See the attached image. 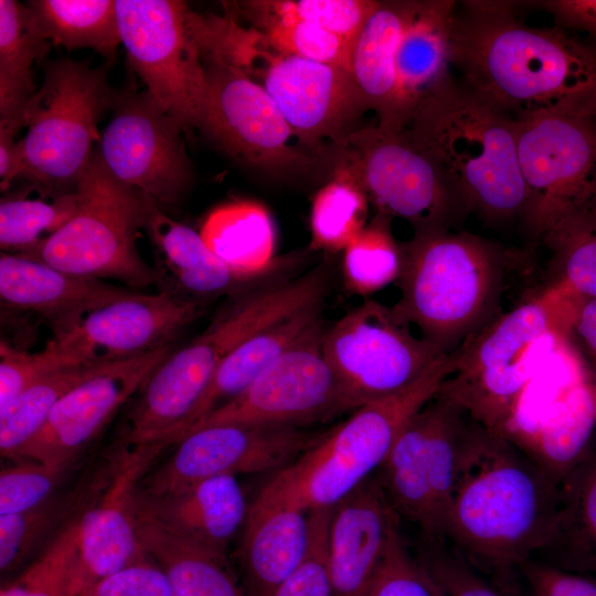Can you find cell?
<instances>
[{"label": "cell", "instance_id": "6da1fadb", "mask_svg": "<svg viewBox=\"0 0 596 596\" xmlns=\"http://www.w3.org/2000/svg\"><path fill=\"white\" fill-rule=\"evenodd\" d=\"M450 60L465 86L514 120L596 94V47L525 24L514 2L457 6Z\"/></svg>", "mask_w": 596, "mask_h": 596}, {"label": "cell", "instance_id": "7a4b0ae2", "mask_svg": "<svg viewBox=\"0 0 596 596\" xmlns=\"http://www.w3.org/2000/svg\"><path fill=\"white\" fill-rule=\"evenodd\" d=\"M560 481L511 440L475 422L449 503L445 540L499 573L535 558L554 531Z\"/></svg>", "mask_w": 596, "mask_h": 596}, {"label": "cell", "instance_id": "3957f363", "mask_svg": "<svg viewBox=\"0 0 596 596\" xmlns=\"http://www.w3.org/2000/svg\"><path fill=\"white\" fill-rule=\"evenodd\" d=\"M329 275L321 263L298 276L278 275L235 294L199 336L170 353L147 379L129 412L123 444H175L222 362L262 329L322 304Z\"/></svg>", "mask_w": 596, "mask_h": 596}, {"label": "cell", "instance_id": "277c9868", "mask_svg": "<svg viewBox=\"0 0 596 596\" xmlns=\"http://www.w3.org/2000/svg\"><path fill=\"white\" fill-rule=\"evenodd\" d=\"M400 254L394 308L446 354L499 316L505 270L522 255L450 228L417 232Z\"/></svg>", "mask_w": 596, "mask_h": 596}, {"label": "cell", "instance_id": "5b68a950", "mask_svg": "<svg viewBox=\"0 0 596 596\" xmlns=\"http://www.w3.org/2000/svg\"><path fill=\"white\" fill-rule=\"evenodd\" d=\"M428 146L467 211L490 221L522 217L528 194L517 146V120L449 77L406 125Z\"/></svg>", "mask_w": 596, "mask_h": 596}, {"label": "cell", "instance_id": "8992f818", "mask_svg": "<svg viewBox=\"0 0 596 596\" xmlns=\"http://www.w3.org/2000/svg\"><path fill=\"white\" fill-rule=\"evenodd\" d=\"M449 354L409 389L358 407L276 472L254 501L330 509L376 475L407 422L453 371Z\"/></svg>", "mask_w": 596, "mask_h": 596}, {"label": "cell", "instance_id": "52a82bcc", "mask_svg": "<svg viewBox=\"0 0 596 596\" xmlns=\"http://www.w3.org/2000/svg\"><path fill=\"white\" fill-rule=\"evenodd\" d=\"M529 235L550 249L596 225V94L517 120Z\"/></svg>", "mask_w": 596, "mask_h": 596}, {"label": "cell", "instance_id": "ba28073f", "mask_svg": "<svg viewBox=\"0 0 596 596\" xmlns=\"http://www.w3.org/2000/svg\"><path fill=\"white\" fill-rule=\"evenodd\" d=\"M563 336L550 289L499 315L451 352L438 392L501 434L522 393Z\"/></svg>", "mask_w": 596, "mask_h": 596}, {"label": "cell", "instance_id": "9c48e42d", "mask_svg": "<svg viewBox=\"0 0 596 596\" xmlns=\"http://www.w3.org/2000/svg\"><path fill=\"white\" fill-rule=\"evenodd\" d=\"M107 66L67 57L44 65L43 83L24 114L26 134L18 141L23 172L43 196L75 191L99 142L98 123L115 94Z\"/></svg>", "mask_w": 596, "mask_h": 596}, {"label": "cell", "instance_id": "30bf717a", "mask_svg": "<svg viewBox=\"0 0 596 596\" xmlns=\"http://www.w3.org/2000/svg\"><path fill=\"white\" fill-rule=\"evenodd\" d=\"M75 193L74 215L21 255L74 275L117 279L131 288L158 284V270L145 262L136 242L139 230L145 227L150 202L116 180L96 149Z\"/></svg>", "mask_w": 596, "mask_h": 596}, {"label": "cell", "instance_id": "8fae6325", "mask_svg": "<svg viewBox=\"0 0 596 596\" xmlns=\"http://www.w3.org/2000/svg\"><path fill=\"white\" fill-rule=\"evenodd\" d=\"M330 171H341L377 212L406 220L415 233L450 228L467 209L441 164L408 126L361 128L327 148Z\"/></svg>", "mask_w": 596, "mask_h": 596}, {"label": "cell", "instance_id": "7c38bea8", "mask_svg": "<svg viewBox=\"0 0 596 596\" xmlns=\"http://www.w3.org/2000/svg\"><path fill=\"white\" fill-rule=\"evenodd\" d=\"M475 422L437 391L404 426L376 473L400 521L415 526L424 543L445 540L449 503Z\"/></svg>", "mask_w": 596, "mask_h": 596}, {"label": "cell", "instance_id": "4fadbf2b", "mask_svg": "<svg viewBox=\"0 0 596 596\" xmlns=\"http://www.w3.org/2000/svg\"><path fill=\"white\" fill-rule=\"evenodd\" d=\"M120 42L146 92L183 129L206 98L202 15L183 1L116 0Z\"/></svg>", "mask_w": 596, "mask_h": 596}, {"label": "cell", "instance_id": "5bb4252c", "mask_svg": "<svg viewBox=\"0 0 596 596\" xmlns=\"http://www.w3.org/2000/svg\"><path fill=\"white\" fill-rule=\"evenodd\" d=\"M411 327L394 306L366 299L324 329V358L355 409L409 389L449 355Z\"/></svg>", "mask_w": 596, "mask_h": 596}, {"label": "cell", "instance_id": "9a60e30c", "mask_svg": "<svg viewBox=\"0 0 596 596\" xmlns=\"http://www.w3.org/2000/svg\"><path fill=\"white\" fill-rule=\"evenodd\" d=\"M206 98L199 127L244 166L270 178L304 180L327 167L321 151L290 145L294 135L262 84L240 67L204 57Z\"/></svg>", "mask_w": 596, "mask_h": 596}, {"label": "cell", "instance_id": "2e32d148", "mask_svg": "<svg viewBox=\"0 0 596 596\" xmlns=\"http://www.w3.org/2000/svg\"><path fill=\"white\" fill-rule=\"evenodd\" d=\"M320 328L263 371L237 396L210 412L198 428L241 424L305 428L353 412L343 387L322 351Z\"/></svg>", "mask_w": 596, "mask_h": 596}, {"label": "cell", "instance_id": "e0dca14e", "mask_svg": "<svg viewBox=\"0 0 596 596\" xmlns=\"http://www.w3.org/2000/svg\"><path fill=\"white\" fill-rule=\"evenodd\" d=\"M111 107L96 148L105 168L159 209L177 204L192 180L184 129L147 92L115 94Z\"/></svg>", "mask_w": 596, "mask_h": 596}, {"label": "cell", "instance_id": "ac0fdd59", "mask_svg": "<svg viewBox=\"0 0 596 596\" xmlns=\"http://www.w3.org/2000/svg\"><path fill=\"white\" fill-rule=\"evenodd\" d=\"M323 433L241 424L194 429L175 443L173 454L156 471L143 478L139 494L158 497L217 476L278 471Z\"/></svg>", "mask_w": 596, "mask_h": 596}, {"label": "cell", "instance_id": "d6986e66", "mask_svg": "<svg viewBox=\"0 0 596 596\" xmlns=\"http://www.w3.org/2000/svg\"><path fill=\"white\" fill-rule=\"evenodd\" d=\"M171 444L125 445L109 473L77 513V561L71 594L141 558L137 536V494L155 460Z\"/></svg>", "mask_w": 596, "mask_h": 596}, {"label": "cell", "instance_id": "ffe728a7", "mask_svg": "<svg viewBox=\"0 0 596 596\" xmlns=\"http://www.w3.org/2000/svg\"><path fill=\"white\" fill-rule=\"evenodd\" d=\"M169 354L170 344L106 363L58 401L40 430L21 448L15 461L72 468L79 454Z\"/></svg>", "mask_w": 596, "mask_h": 596}, {"label": "cell", "instance_id": "44dd1931", "mask_svg": "<svg viewBox=\"0 0 596 596\" xmlns=\"http://www.w3.org/2000/svg\"><path fill=\"white\" fill-rule=\"evenodd\" d=\"M262 86L295 136L310 151L343 141L368 107L351 73L294 55L264 51Z\"/></svg>", "mask_w": 596, "mask_h": 596}, {"label": "cell", "instance_id": "7402d4cb", "mask_svg": "<svg viewBox=\"0 0 596 596\" xmlns=\"http://www.w3.org/2000/svg\"><path fill=\"white\" fill-rule=\"evenodd\" d=\"M201 312V300L168 289L132 291L89 312L53 340L77 363L111 362L169 345Z\"/></svg>", "mask_w": 596, "mask_h": 596}, {"label": "cell", "instance_id": "603a6c76", "mask_svg": "<svg viewBox=\"0 0 596 596\" xmlns=\"http://www.w3.org/2000/svg\"><path fill=\"white\" fill-rule=\"evenodd\" d=\"M400 525L377 475L332 508L328 531L332 596H366Z\"/></svg>", "mask_w": 596, "mask_h": 596}, {"label": "cell", "instance_id": "cb8c5ba5", "mask_svg": "<svg viewBox=\"0 0 596 596\" xmlns=\"http://www.w3.org/2000/svg\"><path fill=\"white\" fill-rule=\"evenodd\" d=\"M132 291L66 273L25 255L4 252L0 256L2 308L40 317L54 330V337L71 331L89 312Z\"/></svg>", "mask_w": 596, "mask_h": 596}, {"label": "cell", "instance_id": "d4e9b609", "mask_svg": "<svg viewBox=\"0 0 596 596\" xmlns=\"http://www.w3.org/2000/svg\"><path fill=\"white\" fill-rule=\"evenodd\" d=\"M137 508L183 539L227 560L228 545L248 509L236 476L224 475L194 482L175 491L137 494Z\"/></svg>", "mask_w": 596, "mask_h": 596}, {"label": "cell", "instance_id": "484cf974", "mask_svg": "<svg viewBox=\"0 0 596 596\" xmlns=\"http://www.w3.org/2000/svg\"><path fill=\"white\" fill-rule=\"evenodd\" d=\"M457 2L415 1L395 52L398 111L402 127L450 75V35Z\"/></svg>", "mask_w": 596, "mask_h": 596}, {"label": "cell", "instance_id": "4316f807", "mask_svg": "<svg viewBox=\"0 0 596 596\" xmlns=\"http://www.w3.org/2000/svg\"><path fill=\"white\" fill-rule=\"evenodd\" d=\"M310 512L253 501L244 523L240 561L252 596H270L299 565L309 545Z\"/></svg>", "mask_w": 596, "mask_h": 596}, {"label": "cell", "instance_id": "83f0119b", "mask_svg": "<svg viewBox=\"0 0 596 596\" xmlns=\"http://www.w3.org/2000/svg\"><path fill=\"white\" fill-rule=\"evenodd\" d=\"M415 1H379L352 51L351 75L377 126L402 129L395 74V52Z\"/></svg>", "mask_w": 596, "mask_h": 596}, {"label": "cell", "instance_id": "f1b7e54d", "mask_svg": "<svg viewBox=\"0 0 596 596\" xmlns=\"http://www.w3.org/2000/svg\"><path fill=\"white\" fill-rule=\"evenodd\" d=\"M145 228L160 252L178 295L200 300L228 291L237 294L272 278L253 280L235 274L206 246L200 233L151 202Z\"/></svg>", "mask_w": 596, "mask_h": 596}, {"label": "cell", "instance_id": "f546056e", "mask_svg": "<svg viewBox=\"0 0 596 596\" xmlns=\"http://www.w3.org/2000/svg\"><path fill=\"white\" fill-rule=\"evenodd\" d=\"M206 246L235 274L263 280L290 270L291 260L275 257L276 233L269 212L254 201L214 209L199 232Z\"/></svg>", "mask_w": 596, "mask_h": 596}, {"label": "cell", "instance_id": "4dcf8cb0", "mask_svg": "<svg viewBox=\"0 0 596 596\" xmlns=\"http://www.w3.org/2000/svg\"><path fill=\"white\" fill-rule=\"evenodd\" d=\"M321 307L322 304H318L296 311L262 329L236 348L219 366L185 432L237 396L284 353L322 328Z\"/></svg>", "mask_w": 596, "mask_h": 596}, {"label": "cell", "instance_id": "1f68e13d", "mask_svg": "<svg viewBox=\"0 0 596 596\" xmlns=\"http://www.w3.org/2000/svg\"><path fill=\"white\" fill-rule=\"evenodd\" d=\"M535 560L596 577V432L560 482L554 531Z\"/></svg>", "mask_w": 596, "mask_h": 596}, {"label": "cell", "instance_id": "d6a6232c", "mask_svg": "<svg viewBox=\"0 0 596 596\" xmlns=\"http://www.w3.org/2000/svg\"><path fill=\"white\" fill-rule=\"evenodd\" d=\"M143 553L167 575L174 596H252L221 558L169 530L137 508Z\"/></svg>", "mask_w": 596, "mask_h": 596}, {"label": "cell", "instance_id": "836d02e7", "mask_svg": "<svg viewBox=\"0 0 596 596\" xmlns=\"http://www.w3.org/2000/svg\"><path fill=\"white\" fill-rule=\"evenodd\" d=\"M25 7L43 39L68 50L92 49L113 58L121 43L116 0H34Z\"/></svg>", "mask_w": 596, "mask_h": 596}, {"label": "cell", "instance_id": "e575fe53", "mask_svg": "<svg viewBox=\"0 0 596 596\" xmlns=\"http://www.w3.org/2000/svg\"><path fill=\"white\" fill-rule=\"evenodd\" d=\"M49 41L33 28L25 4L0 1V121L24 119L34 96L32 67L47 53Z\"/></svg>", "mask_w": 596, "mask_h": 596}, {"label": "cell", "instance_id": "d590c367", "mask_svg": "<svg viewBox=\"0 0 596 596\" xmlns=\"http://www.w3.org/2000/svg\"><path fill=\"white\" fill-rule=\"evenodd\" d=\"M103 477L73 490L57 491L39 505L17 513L0 515V572L10 575L40 552L64 518L78 511L94 494Z\"/></svg>", "mask_w": 596, "mask_h": 596}, {"label": "cell", "instance_id": "8d00e7d4", "mask_svg": "<svg viewBox=\"0 0 596 596\" xmlns=\"http://www.w3.org/2000/svg\"><path fill=\"white\" fill-rule=\"evenodd\" d=\"M106 363L64 366L23 390L0 411L1 456L15 460L21 448L40 430L58 401Z\"/></svg>", "mask_w": 596, "mask_h": 596}, {"label": "cell", "instance_id": "74e56055", "mask_svg": "<svg viewBox=\"0 0 596 596\" xmlns=\"http://www.w3.org/2000/svg\"><path fill=\"white\" fill-rule=\"evenodd\" d=\"M368 195L348 174L332 171L310 211L311 249L344 251L368 224Z\"/></svg>", "mask_w": 596, "mask_h": 596}, {"label": "cell", "instance_id": "f35d334b", "mask_svg": "<svg viewBox=\"0 0 596 596\" xmlns=\"http://www.w3.org/2000/svg\"><path fill=\"white\" fill-rule=\"evenodd\" d=\"M391 220L377 212L343 251L342 277L350 292L368 296L397 279L401 254L391 232Z\"/></svg>", "mask_w": 596, "mask_h": 596}, {"label": "cell", "instance_id": "ab89813d", "mask_svg": "<svg viewBox=\"0 0 596 596\" xmlns=\"http://www.w3.org/2000/svg\"><path fill=\"white\" fill-rule=\"evenodd\" d=\"M377 4L379 1L371 0H276L245 1L238 7L256 25L274 20H300L354 43Z\"/></svg>", "mask_w": 596, "mask_h": 596}, {"label": "cell", "instance_id": "60d3db41", "mask_svg": "<svg viewBox=\"0 0 596 596\" xmlns=\"http://www.w3.org/2000/svg\"><path fill=\"white\" fill-rule=\"evenodd\" d=\"M75 191L46 202L41 199L3 198L0 203V245L4 251L25 254L42 238L62 227L75 213Z\"/></svg>", "mask_w": 596, "mask_h": 596}, {"label": "cell", "instance_id": "b9f144b4", "mask_svg": "<svg viewBox=\"0 0 596 596\" xmlns=\"http://www.w3.org/2000/svg\"><path fill=\"white\" fill-rule=\"evenodd\" d=\"M275 52L332 65L351 73L354 43L318 24L274 20L257 25Z\"/></svg>", "mask_w": 596, "mask_h": 596}, {"label": "cell", "instance_id": "7bdbcfd3", "mask_svg": "<svg viewBox=\"0 0 596 596\" xmlns=\"http://www.w3.org/2000/svg\"><path fill=\"white\" fill-rule=\"evenodd\" d=\"M441 596H515L501 583L485 575L476 565L447 540L424 543L418 554Z\"/></svg>", "mask_w": 596, "mask_h": 596}, {"label": "cell", "instance_id": "ee69618b", "mask_svg": "<svg viewBox=\"0 0 596 596\" xmlns=\"http://www.w3.org/2000/svg\"><path fill=\"white\" fill-rule=\"evenodd\" d=\"M366 596H441L421 557L402 533L394 531Z\"/></svg>", "mask_w": 596, "mask_h": 596}, {"label": "cell", "instance_id": "f6af8a7d", "mask_svg": "<svg viewBox=\"0 0 596 596\" xmlns=\"http://www.w3.org/2000/svg\"><path fill=\"white\" fill-rule=\"evenodd\" d=\"M77 561V515L20 573L29 585L26 596H72L71 583Z\"/></svg>", "mask_w": 596, "mask_h": 596}, {"label": "cell", "instance_id": "bcb514c9", "mask_svg": "<svg viewBox=\"0 0 596 596\" xmlns=\"http://www.w3.org/2000/svg\"><path fill=\"white\" fill-rule=\"evenodd\" d=\"M71 468H55L32 460H18L0 472V515L22 512L57 492Z\"/></svg>", "mask_w": 596, "mask_h": 596}, {"label": "cell", "instance_id": "7dc6e473", "mask_svg": "<svg viewBox=\"0 0 596 596\" xmlns=\"http://www.w3.org/2000/svg\"><path fill=\"white\" fill-rule=\"evenodd\" d=\"M332 508L310 512L308 550L299 565L270 596H332L328 562V531Z\"/></svg>", "mask_w": 596, "mask_h": 596}, {"label": "cell", "instance_id": "c3c4849f", "mask_svg": "<svg viewBox=\"0 0 596 596\" xmlns=\"http://www.w3.org/2000/svg\"><path fill=\"white\" fill-rule=\"evenodd\" d=\"M78 364L53 340L39 352L21 350L2 340L0 343V411L40 377L61 368Z\"/></svg>", "mask_w": 596, "mask_h": 596}, {"label": "cell", "instance_id": "681fc988", "mask_svg": "<svg viewBox=\"0 0 596 596\" xmlns=\"http://www.w3.org/2000/svg\"><path fill=\"white\" fill-rule=\"evenodd\" d=\"M558 281L552 287L566 296L596 299V225L553 248Z\"/></svg>", "mask_w": 596, "mask_h": 596}, {"label": "cell", "instance_id": "f907efd6", "mask_svg": "<svg viewBox=\"0 0 596 596\" xmlns=\"http://www.w3.org/2000/svg\"><path fill=\"white\" fill-rule=\"evenodd\" d=\"M78 596H174L164 572L146 554L87 586Z\"/></svg>", "mask_w": 596, "mask_h": 596}, {"label": "cell", "instance_id": "816d5d0a", "mask_svg": "<svg viewBox=\"0 0 596 596\" xmlns=\"http://www.w3.org/2000/svg\"><path fill=\"white\" fill-rule=\"evenodd\" d=\"M519 570L531 596H596V577L571 572L540 560H529Z\"/></svg>", "mask_w": 596, "mask_h": 596}, {"label": "cell", "instance_id": "f5cc1de1", "mask_svg": "<svg viewBox=\"0 0 596 596\" xmlns=\"http://www.w3.org/2000/svg\"><path fill=\"white\" fill-rule=\"evenodd\" d=\"M554 294L563 333L574 336L596 370V299Z\"/></svg>", "mask_w": 596, "mask_h": 596}, {"label": "cell", "instance_id": "db71d44e", "mask_svg": "<svg viewBox=\"0 0 596 596\" xmlns=\"http://www.w3.org/2000/svg\"><path fill=\"white\" fill-rule=\"evenodd\" d=\"M536 4L562 26L584 31L596 39V0H547Z\"/></svg>", "mask_w": 596, "mask_h": 596}]
</instances>
